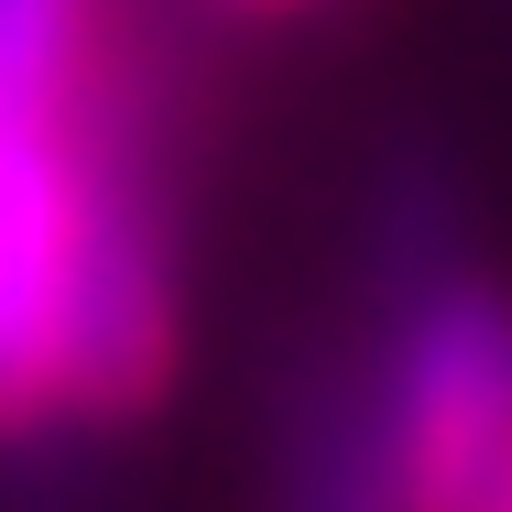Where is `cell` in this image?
Instances as JSON below:
<instances>
[{
    "label": "cell",
    "instance_id": "obj_1",
    "mask_svg": "<svg viewBox=\"0 0 512 512\" xmlns=\"http://www.w3.org/2000/svg\"><path fill=\"white\" fill-rule=\"evenodd\" d=\"M175 382V262L142 197V153L120 131V99L88 120V164H77V229H66V371L55 414L77 425H131L164 404Z\"/></svg>",
    "mask_w": 512,
    "mask_h": 512
},
{
    "label": "cell",
    "instance_id": "obj_2",
    "mask_svg": "<svg viewBox=\"0 0 512 512\" xmlns=\"http://www.w3.org/2000/svg\"><path fill=\"white\" fill-rule=\"evenodd\" d=\"M109 77L55 120H0V436L55 425L66 371V229H77V164Z\"/></svg>",
    "mask_w": 512,
    "mask_h": 512
},
{
    "label": "cell",
    "instance_id": "obj_3",
    "mask_svg": "<svg viewBox=\"0 0 512 512\" xmlns=\"http://www.w3.org/2000/svg\"><path fill=\"white\" fill-rule=\"evenodd\" d=\"M109 77L99 0H0V120H55Z\"/></svg>",
    "mask_w": 512,
    "mask_h": 512
},
{
    "label": "cell",
    "instance_id": "obj_4",
    "mask_svg": "<svg viewBox=\"0 0 512 512\" xmlns=\"http://www.w3.org/2000/svg\"><path fill=\"white\" fill-rule=\"evenodd\" d=\"M284 512H393L382 480V436H371V382L316 393L295 425V469H284Z\"/></svg>",
    "mask_w": 512,
    "mask_h": 512
},
{
    "label": "cell",
    "instance_id": "obj_5",
    "mask_svg": "<svg viewBox=\"0 0 512 512\" xmlns=\"http://www.w3.org/2000/svg\"><path fill=\"white\" fill-rule=\"evenodd\" d=\"M491 512H512V480H502V491H491Z\"/></svg>",
    "mask_w": 512,
    "mask_h": 512
},
{
    "label": "cell",
    "instance_id": "obj_6",
    "mask_svg": "<svg viewBox=\"0 0 512 512\" xmlns=\"http://www.w3.org/2000/svg\"><path fill=\"white\" fill-rule=\"evenodd\" d=\"M251 11H295V0H251Z\"/></svg>",
    "mask_w": 512,
    "mask_h": 512
}]
</instances>
